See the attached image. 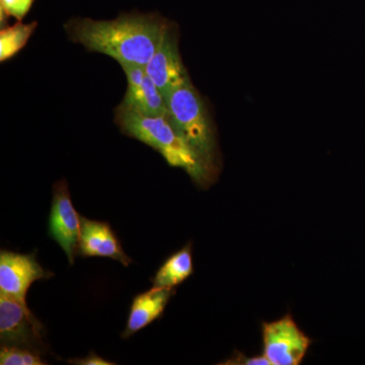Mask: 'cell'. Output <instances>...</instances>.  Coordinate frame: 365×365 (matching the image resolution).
Segmentation results:
<instances>
[{"label": "cell", "instance_id": "6da1fadb", "mask_svg": "<svg viewBox=\"0 0 365 365\" xmlns=\"http://www.w3.org/2000/svg\"><path fill=\"white\" fill-rule=\"evenodd\" d=\"M169 21L158 14H124L111 21L78 18L64 29L71 42L102 53L118 63L146 66L160 45Z\"/></svg>", "mask_w": 365, "mask_h": 365}, {"label": "cell", "instance_id": "7a4b0ae2", "mask_svg": "<svg viewBox=\"0 0 365 365\" xmlns=\"http://www.w3.org/2000/svg\"><path fill=\"white\" fill-rule=\"evenodd\" d=\"M115 123L125 135L160 153L170 167L184 170L199 186H208L215 180L216 170L185 140L167 116H144L119 105L115 109Z\"/></svg>", "mask_w": 365, "mask_h": 365}, {"label": "cell", "instance_id": "3957f363", "mask_svg": "<svg viewBox=\"0 0 365 365\" xmlns=\"http://www.w3.org/2000/svg\"><path fill=\"white\" fill-rule=\"evenodd\" d=\"M167 117L185 140L216 170L217 141L205 102L192 81L175 88L165 98Z\"/></svg>", "mask_w": 365, "mask_h": 365}, {"label": "cell", "instance_id": "277c9868", "mask_svg": "<svg viewBox=\"0 0 365 365\" xmlns=\"http://www.w3.org/2000/svg\"><path fill=\"white\" fill-rule=\"evenodd\" d=\"M262 340L263 354L271 365H299L313 343L290 314L262 323Z\"/></svg>", "mask_w": 365, "mask_h": 365}, {"label": "cell", "instance_id": "5b68a950", "mask_svg": "<svg viewBox=\"0 0 365 365\" xmlns=\"http://www.w3.org/2000/svg\"><path fill=\"white\" fill-rule=\"evenodd\" d=\"M44 326L29 307L0 294V340L1 345L21 346L40 351ZM41 352V351H40Z\"/></svg>", "mask_w": 365, "mask_h": 365}, {"label": "cell", "instance_id": "8992f818", "mask_svg": "<svg viewBox=\"0 0 365 365\" xmlns=\"http://www.w3.org/2000/svg\"><path fill=\"white\" fill-rule=\"evenodd\" d=\"M145 69L165 100L175 88L191 81L180 54L179 34L172 24L165 28L160 45Z\"/></svg>", "mask_w": 365, "mask_h": 365}, {"label": "cell", "instance_id": "52a82bcc", "mask_svg": "<svg viewBox=\"0 0 365 365\" xmlns=\"http://www.w3.org/2000/svg\"><path fill=\"white\" fill-rule=\"evenodd\" d=\"M81 232V216L72 204L68 185L62 180L53 186L49 235L63 250L71 265H73L78 255Z\"/></svg>", "mask_w": 365, "mask_h": 365}, {"label": "cell", "instance_id": "ba28073f", "mask_svg": "<svg viewBox=\"0 0 365 365\" xmlns=\"http://www.w3.org/2000/svg\"><path fill=\"white\" fill-rule=\"evenodd\" d=\"M54 276L45 270L35 255L14 253L1 250L0 252V294L26 304L29 288L36 281L49 279Z\"/></svg>", "mask_w": 365, "mask_h": 365}, {"label": "cell", "instance_id": "9c48e42d", "mask_svg": "<svg viewBox=\"0 0 365 365\" xmlns=\"http://www.w3.org/2000/svg\"><path fill=\"white\" fill-rule=\"evenodd\" d=\"M126 74L127 86L121 106L144 116H167V102L157 85L146 73L145 66L120 63Z\"/></svg>", "mask_w": 365, "mask_h": 365}, {"label": "cell", "instance_id": "30bf717a", "mask_svg": "<svg viewBox=\"0 0 365 365\" xmlns=\"http://www.w3.org/2000/svg\"><path fill=\"white\" fill-rule=\"evenodd\" d=\"M79 256L103 257L120 262L127 267L132 260L125 253L121 242L107 222L91 220L81 216Z\"/></svg>", "mask_w": 365, "mask_h": 365}, {"label": "cell", "instance_id": "8fae6325", "mask_svg": "<svg viewBox=\"0 0 365 365\" xmlns=\"http://www.w3.org/2000/svg\"><path fill=\"white\" fill-rule=\"evenodd\" d=\"M176 294L175 288L153 287L148 292L136 295L132 302L130 314L122 338L127 339L160 318L170 297Z\"/></svg>", "mask_w": 365, "mask_h": 365}, {"label": "cell", "instance_id": "7c38bea8", "mask_svg": "<svg viewBox=\"0 0 365 365\" xmlns=\"http://www.w3.org/2000/svg\"><path fill=\"white\" fill-rule=\"evenodd\" d=\"M193 271L192 244L189 242L177 253L173 254L158 269L153 280V287L175 288L188 279Z\"/></svg>", "mask_w": 365, "mask_h": 365}, {"label": "cell", "instance_id": "4fadbf2b", "mask_svg": "<svg viewBox=\"0 0 365 365\" xmlns=\"http://www.w3.org/2000/svg\"><path fill=\"white\" fill-rule=\"evenodd\" d=\"M37 26V21L31 24L19 21L16 25L2 28L0 32V61H6L18 54L25 47Z\"/></svg>", "mask_w": 365, "mask_h": 365}, {"label": "cell", "instance_id": "5bb4252c", "mask_svg": "<svg viewBox=\"0 0 365 365\" xmlns=\"http://www.w3.org/2000/svg\"><path fill=\"white\" fill-rule=\"evenodd\" d=\"M40 351L21 346L1 345L0 364L1 365H44L47 362L41 356Z\"/></svg>", "mask_w": 365, "mask_h": 365}, {"label": "cell", "instance_id": "9a60e30c", "mask_svg": "<svg viewBox=\"0 0 365 365\" xmlns=\"http://www.w3.org/2000/svg\"><path fill=\"white\" fill-rule=\"evenodd\" d=\"M34 1L35 0H0L1 25L9 16H13L19 21H23L32 9Z\"/></svg>", "mask_w": 365, "mask_h": 365}, {"label": "cell", "instance_id": "2e32d148", "mask_svg": "<svg viewBox=\"0 0 365 365\" xmlns=\"http://www.w3.org/2000/svg\"><path fill=\"white\" fill-rule=\"evenodd\" d=\"M222 364L225 365H271L265 355L258 356H247L242 352L235 351L230 359L225 360Z\"/></svg>", "mask_w": 365, "mask_h": 365}, {"label": "cell", "instance_id": "e0dca14e", "mask_svg": "<svg viewBox=\"0 0 365 365\" xmlns=\"http://www.w3.org/2000/svg\"><path fill=\"white\" fill-rule=\"evenodd\" d=\"M68 364L76 365H111L115 364L98 356L96 353L91 352L85 359H76L68 360Z\"/></svg>", "mask_w": 365, "mask_h": 365}]
</instances>
